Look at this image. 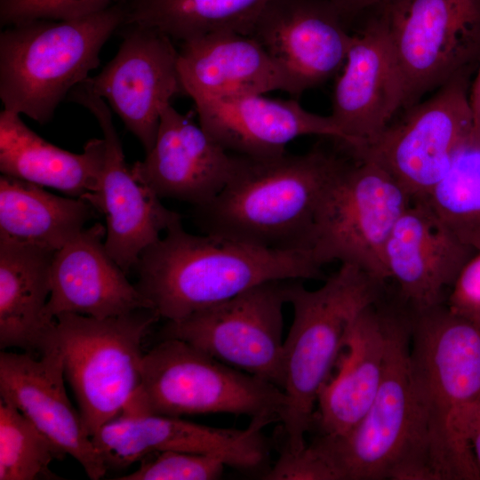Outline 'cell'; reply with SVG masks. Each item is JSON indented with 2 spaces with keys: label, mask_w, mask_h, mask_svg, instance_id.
I'll return each mask as SVG.
<instances>
[{
  "label": "cell",
  "mask_w": 480,
  "mask_h": 480,
  "mask_svg": "<svg viewBox=\"0 0 480 480\" xmlns=\"http://www.w3.org/2000/svg\"><path fill=\"white\" fill-rule=\"evenodd\" d=\"M414 423L391 480H480L469 423L480 400V329L441 304L410 309Z\"/></svg>",
  "instance_id": "cell-1"
},
{
  "label": "cell",
  "mask_w": 480,
  "mask_h": 480,
  "mask_svg": "<svg viewBox=\"0 0 480 480\" xmlns=\"http://www.w3.org/2000/svg\"><path fill=\"white\" fill-rule=\"evenodd\" d=\"M347 158L321 145L303 154L236 155L228 184L194 207L196 224L204 234L257 247L311 251L318 209Z\"/></svg>",
  "instance_id": "cell-2"
},
{
  "label": "cell",
  "mask_w": 480,
  "mask_h": 480,
  "mask_svg": "<svg viewBox=\"0 0 480 480\" xmlns=\"http://www.w3.org/2000/svg\"><path fill=\"white\" fill-rule=\"evenodd\" d=\"M308 250L257 247L212 235H194L181 221L140 254L137 288L160 318L177 321L258 284L322 277Z\"/></svg>",
  "instance_id": "cell-3"
},
{
  "label": "cell",
  "mask_w": 480,
  "mask_h": 480,
  "mask_svg": "<svg viewBox=\"0 0 480 480\" xmlns=\"http://www.w3.org/2000/svg\"><path fill=\"white\" fill-rule=\"evenodd\" d=\"M386 281L351 264L337 271L316 290L291 280L288 304L293 311L283 345V388L287 404L280 421L292 452L306 446L315 421L314 409L322 388L356 316L383 296Z\"/></svg>",
  "instance_id": "cell-4"
},
{
  "label": "cell",
  "mask_w": 480,
  "mask_h": 480,
  "mask_svg": "<svg viewBox=\"0 0 480 480\" xmlns=\"http://www.w3.org/2000/svg\"><path fill=\"white\" fill-rule=\"evenodd\" d=\"M126 9L70 20H31L0 33V99L4 109L44 124L60 103L100 62V52L124 25Z\"/></svg>",
  "instance_id": "cell-5"
},
{
  "label": "cell",
  "mask_w": 480,
  "mask_h": 480,
  "mask_svg": "<svg viewBox=\"0 0 480 480\" xmlns=\"http://www.w3.org/2000/svg\"><path fill=\"white\" fill-rule=\"evenodd\" d=\"M284 390L228 365L191 344L162 339L146 354L140 380L120 415L243 414L280 420Z\"/></svg>",
  "instance_id": "cell-6"
},
{
  "label": "cell",
  "mask_w": 480,
  "mask_h": 480,
  "mask_svg": "<svg viewBox=\"0 0 480 480\" xmlns=\"http://www.w3.org/2000/svg\"><path fill=\"white\" fill-rule=\"evenodd\" d=\"M160 319L149 308L97 318L64 313L54 337L88 435L118 417L140 380L142 340Z\"/></svg>",
  "instance_id": "cell-7"
},
{
  "label": "cell",
  "mask_w": 480,
  "mask_h": 480,
  "mask_svg": "<svg viewBox=\"0 0 480 480\" xmlns=\"http://www.w3.org/2000/svg\"><path fill=\"white\" fill-rule=\"evenodd\" d=\"M412 199L379 164L349 152L317 212L311 241L316 260L355 265L387 281L385 244Z\"/></svg>",
  "instance_id": "cell-8"
},
{
  "label": "cell",
  "mask_w": 480,
  "mask_h": 480,
  "mask_svg": "<svg viewBox=\"0 0 480 480\" xmlns=\"http://www.w3.org/2000/svg\"><path fill=\"white\" fill-rule=\"evenodd\" d=\"M413 423L410 309L401 304L390 322L385 372L371 407L347 434L320 435L312 444L338 480L390 479L407 455Z\"/></svg>",
  "instance_id": "cell-9"
},
{
  "label": "cell",
  "mask_w": 480,
  "mask_h": 480,
  "mask_svg": "<svg viewBox=\"0 0 480 480\" xmlns=\"http://www.w3.org/2000/svg\"><path fill=\"white\" fill-rule=\"evenodd\" d=\"M408 108L480 64V0H402L384 12Z\"/></svg>",
  "instance_id": "cell-10"
},
{
  "label": "cell",
  "mask_w": 480,
  "mask_h": 480,
  "mask_svg": "<svg viewBox=\"0 0 480 480\" xmlns=\"http://www.w3.org/2000/svg\"><path fill=\"white\" fill-rule=\"evenodd\" d=\"M470 77L459 76L402 109L376 139L351 154L379 164L413 198L425 197L472 134Z\"/></svg>",
  "instance_id": "cell-11"
},
{
  "label": "cell",
  "mask_w": 480,
  "mask_h": 480,
  "mask_svg": "<svg viewBox=\"0 0 480 480\" xmlns=\"http://www.w3.org/2000/svg\"><path fill=\"white\" fill-rule=\"evenodd\" d=\"M290 281L266 282L183 319L167 321L161 338L186 341L282 388L284 308Z\"/></svg>",
  "instance_id": "cell-12"
},
{
  "label": "cell",
  "mask_w": 480,
  "mask_h": 480,
  "mask_svg": "<svg viewBox=\"0 0 480 480\" xmlns=\"http://www.w3.org/2000/svg\"><path fill=\"white\" fill-rule=\"evenodd\" d=\"M67 100L88 109L102 131L105 158L100 185L87 201L105 217L106 249L127 274L135 268L143 251L181 221V216L166 208L161 198L132 173L108 103L85 81L76 86Z\"/></svg>",
  "instance_id": "cell-13"
},
{
  "label": "cell",
  "mask_w": 480,
  "mask_h": 480,
  "mask_svg": "<svg viewBox=\"0 0 480 480\" xmlns=\"http://www.w3.org/2000/svg\"><path fill=\"white\" fill-rule=\"evenodd\" d=\"M115 57L85 83L121 118L148 153L162 111L185 94L172 38L149 27L125 25Z\"/></svg>",
  "instance_id": "cell-14"
},
{
  "label": "cell",
  "mask_w": 480,
  "mask_h": 480,
  "mask_svg": "<svg viewBox=\"0 0 480 480\" xmlns=\"http://www.w3.org/2000/svg\"><path fill=\"white\" fill-rule=\"evenodd\" d=\"M272 422L253 418L245 429L213 428L180 417L119 415L104 424L92 441L108 468H124L167 451L211 454L236 469L260 471L268 462L269 444L263 428Z\"/></svg>",
  "instance_id": "cell-15"
},
{
  "label": "cell",
  "mask_w": 480,
  "mask_h": 480,
  "mask_svg": "<svg viewBox=\"0 0 480 480\" xmlns=\"http://www.w3.org/2000/svg\"><path fill=\"white\" fill-rule=\"evenodd\" d=\"M404 103L403 79L382 12L354 28L330 116L352 141L350 148H356L376 139Z\"/></svg>",
  "instance_id": "cell-16"
},
{
  "label": "cell",
  "mask_w": 480,
  "mask_h": 480,
  "mask_svg": "<svg viewBox=\"0 0 480 480\" xmlns=\"http://www.w3.org/2000/svg\"><path fill=\"white\" fill-rule=\"evenodd\" d=\"M65 380L57 345L40 356L0 353L1 399L16 407L63 456L76 459L89 478L98 480L108 468L67 395Z\"/></svg>",
  "instance_id": "cell-17"
},
{
  "label": "cell",
  "mask_w": 480,
  "mask_h": 480,
  "mask_svg": "<svg viewBox=\"0 0 480 480\" xmlns=\"http://www.w3.org/2000/svg\"><path fill=\"white\" fill-rule=\"evenodd\" d=\"M250 35L303 92L339 75L353 32L329 0H271Z\"/></svg>",
  "instance_id": "cell-18"
},
{
  "label": "cell",
  "mask_w": 480,
  "mask_h": 480,
  "mask_svg": "<svg viewBox=\"0 0 480 480\" xmlns=\"http://www.w3.org/2000/svg\"><path fill=\"white\" fill-rule=\"evenodd\" d=\"M476 252L462 243L424 198H413L395 223L384 248L388 278L412 310L444 304L467 261Z\"/></svg>",
  "instance_id": "cell-19"
},
{
  "label": "cell",
  "mask_w": 480,
  "mask_h": 480,
  "mask_svg": "<svg viewBox=\"0 0 480 480\" xmlns=\"http://www.w3.org/2000/svg\"><path fill=\"white\" fill-rule=\"evenodd\" d=\"M236 155L226 150L190 115L172 105L161 113L151 150L131 166L136 178L161 199L210 203L231 179Z\"/></svg>",
  "instance_id": "cell-20"
},
{
  "label": "cell",
  "mask_w": 480,
  "mask_h": 480,
  "mask_svg": "<svg viewBox=\"0 0 480 480\" xmlns=\"http://www.w3.org/2000/svg\"><path fill=\"white\" fill-rule=\"evenodd\" d=\"M199 124L232 154L266 157L286 152L293 140L317 135L352 147L331 116L306 110L295 100L252 94L195 102Z\"/></svg>",
  "instance_id": "cell-21"
},
{
  "label": "cell",
  "mask_w": 480,
  "mask_h": 480,
  "mask_svg": "<svg viewBox=\"0 0 480 480\" xmlns=\"http://www.w3.org/2000/svg\"><path fill=\"white\" fill-rule=\"evenodd\" d=\"M106 226L84 228L56 251L51 268L48 322L64 313L106 318L152 307L108 252Z\"/></svg>",
  "instance_id": "cell-22"
},
{
  "label": "cell",
  "mask_w": 480,
  "mask_h": 480,
  "mask_svg": "<svg viewBox=\"0 0 480 480\" xmlns=\"http://www.w3.org/2000/svg\"><path fill=\"white\" fill-rule=\"evenodd\" d=\"M178 68L185 95L194 102L273 91L302 93L251 35L220 32L182 42Z\"/></svg>",
  "instance_id": "cell-23"
},
{
  "label": "cell",
  "mask_w": 480,
  "mask_h": 480,
  "mask_svg": "<svg viewBox=\"0 0 480 480\" xmlns=\"http://www.w3.org/2000/svg\"><path fill=\"white\" fill-rule=\"evenodd\" d=\"M382 297L353 321L339 372L319 393L314 424L320 435L340 436L349 432L379 391L386 368L390 322L396 308L383 305Z\"/></svg>",
  "instance_id": "cell-24"
},
{
  "label": "cell",
  "mask_w": 480,
  "mask_h": 480,
  "mask_svg": "<svg viewBox=\"0 0 480 480\" xmlns=\"http://www.w3.org/2000/svg\"><path fill=\"white\" fill-rule=\"evenodd\" d=\"M54 251L0 238V348L35 356L57 345L44 317Z\"/></svg>",
  "instance_id": "cell-25"
},
{
  "label": "cell",
  "mask_w": 480,
  "mask_h": 480,
  "mask_svg": "<svg viewBox=\"0 0 480 480\" xmlns=\"http://www.w3.org/2000/svg\"><path fill=\"white\" fill-rule=\"evenodd\" d=\"M21 115L0 113L2 174L87 200L96 194L105 158V141L88 140L81 153L62 149L28 128Z\"/></svg>",
  "instance_id": "cell-26"
},
{
  "label": "cell",
  "mask_w": 480,
  "mask_h": 480,
  "mask_svg": "<svg viewBox=\"0 0 480 480\" xmlns=\"http://www.w3.org/2000/svg\"><path fill=\"white\" fill-rule=\"evenodd\" d=\"M18 178L0 177V238L58 251L98 213L85 199L63 197Z\"/></svg>",
  "instance_id": "cell-27"
},
{
  "label": "cell",
  "mask_w": 480,
  "mask_h": 480,
  "mask_svg": "<svg viewBox=\"0 0 480 480\" xmlns=\"http://www.w3.org/2000/svg\"><path fill=\"white\" fill-rule=\"evenodd\" d=\"M271 0H136L124 25L156 28L181 43L220 32L250 35Z\"/></svg>",
  "instance_id": "cell-28"
},
{
  "label": "cell",
  "mask_w": 480,
  "mask_h": 480,
  "mask_svg": "<svg viewBox=\"0 0 480 480\" xmlns=\"http://www.w3.org/2000/svg\"><path fill=\"white\" fill-rule=\"evenodd\" d=\"M423 198L462 243L480 251V140L471 135L459 147Z\"/></svg>",
  "instance_id": "cell-29"
},
{
  "label": "cell",
  "mask_w": 480,
  "mask_h": 480,
  "mask_svg": "<svg viewBox=\"0 0 480 480\" xmlns=\"http://www.w3.org/2000/svg\"><path fill=\"white\" fill-rule=\"evenodd\" d=\"M62 457L30 420L0 398V480L60 479L49 465Z\"/></svg>",
  "instance_id": "cell-30"
},
{
  "label": "cell",
  "mask_w": 480,
  "mask_h": 480,
  "mask_svg": "<svg viewBox=\"0 0 480 480\" xmlns=\"http://www.w3.org/2000/svg\"><path fill=\"white\" fill-rule=\"evenodd\" d=\"M143 458L132 473L118 480H214L221 476L226 466L219 457L211 454L167 451Z\"/></svg>",
  "instance_id": "cell-31"
},
{
  "label": "cell",
  "mask_w": 480,
  "mask_h": 480,
  "mask_svg": "<svg viewBox=\"0 0 480 480\" xmlns=\"http://www.w3.org/2000/svg\"><path fill=\"white\" fill-rule=\"evenodd\" d=\"M112 0H0L2 26L31 20H70L93 15Z\"/></svg>",
  "instance_id": "cell-32"
},
{
  "label": "cell",
  "mask_w": 480,
  "mask_h": 480,
  "mask_svg": "<svg viewBox=\"0 0 480 480\" xmlns=\"http://www.w3.org/2000/svg\"><path fill=\"white\" fill-rule=\"evenodd\" d=\"M261 476L267 480H338L333 469L312 444L297 452L282 446L274 466Z\"/></svg>",
  "instance_id": "cell-33"
},
{
  "label": "cell",
  "mask_w": 480,
  "mask_h": 480,
  "mask_svg": "<svg viewBox=\"0 0 480 480\" xmlns=\"http://www.w3.org/2000/svg\"><path fill=\"white\" fill-rule=\"evenodd\" d=\"M444 304L452 314L480 329V251L463 266Z\"/></svg>",
  "instance_id": "cell-34"
},
{
  "label": "cell",
  "mask_w": 480,
  "mask_h": 480,
  "mask_svg": "<svg viewBox=\"0 0 480 480\" xmlns=\"http://www.w3.org/2000/svg\"><path fill=\"white\" fill-rule=\"evenodd\" d=\"M340 12L349 28L365 19L380 14L402 0H329Z\"/></svg>",
  "instance_id": "cell-35"
},
{
  "label": "cell",
  "mask_w": 480,
  "mask_h": 480,
  "mask_svg": "<svg viewBox=\"0 0 480 480\" xmlns=\"http://www.w3.org/2000/svg\"><path fill=\"white\" fill-rule=\"evenodd\" d=\"M468 90V102L472 116V137L480 140V64Z\"/></svg>",
  "instance_id": "cell-36"
},
{
  "label": "cell",
  "mask_w": 480,
  "mask_h": 480,
  "mask_svg": "<svg viewBox=\"0 0 480 480\" xmlns=\"http://www.w3.org/2000/svg\"><path fill=\"white\" fill-rule=\"evenodd\" d=\"M468 440L476 465L480 470V400L470 420Z\"/></svg>",
  "instance_id": "cell-37"
},
{
  "label": "cell",
  "mask_w": 480,
  "mask_h": 480,
  "mask_svg": "<svg viewBox=\"0 0 480 480\" xmlns=\"http://www.w3.org/2000/svg\"><path fill=\"white\" fill-rule=\"evenodd\" d=\"M133 1H136V0H118V2L120 4H129V3L133 2Z\"/></svg>",
  "instance_id": "cell-38"
}]
</instances>
